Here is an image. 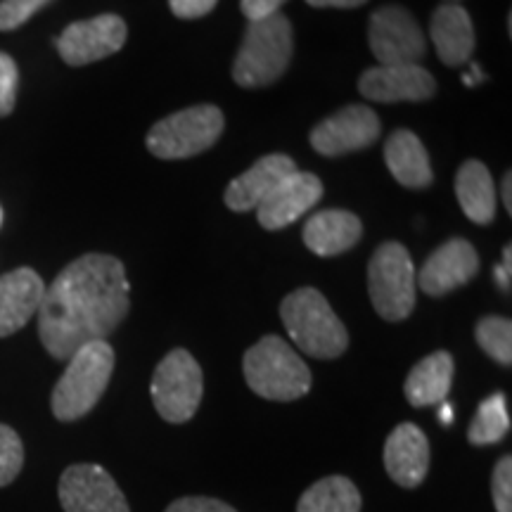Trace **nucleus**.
<instances>
[{"instance_id": "obj_1", "label": "nucleus", "mask_w": 512, "mask_h": 512, "mask_svg": "<svg viewBox=\"0 0 512 512\" xmlns=\"http://www.w3.org/2000/svg\"><path fill=\"white\" fill-rule=\"evenodd\" d=\"M128 309L124 264L110 254H83L46 287L38 337L55 361H69L83 344L110 337Z\"/></svg>"}, {"instance_id": "obj_2", "label": "nucleus", "mask_w": 512, "mask_h": 512, "mask_svg": "<svg viewBox=\"0 0 512 512\" xmlns=\"http://www.w3.org/2000/svg\"><path fill=\"white\" fill-rule=\"evenodd\" d=\"M114 349L107 339L83 344L67 361L53 389V415L60 422L81 420L98 406L114 373Z\"/></svg>"}, {"instance_id": "obj_3", "label": "nucleus", "mask_w": 512, "mask_h": 512, "mask_svg": "<svg viewBox=\"0 0 512 512\" xmlns=\"http://www.w3.org/2000/svg\"><path fill=\"white\" fill-rule=\"evenodd\" d=\"M280 318L294 344L320 361L339 358L349 347L347 328L332 311L328 299L313 287L287 294L280 304Z\"/></svg>"}, {"instance_id": "obj_4", "label": "nucleus", "mask_w": 512, "mask_h": 512, "mask_svg": "<svg viewBox=\"0 0 512 512\" xmlns=\"http://www.w3.org/2000/svg\"><path fill=\"white\" fill-rule=\"evenodd\" d=\"M242 370L249 389L268 401L302 399L309 394L313 380L304 358L278 335H266L247 349Z\"/></svg>"}, {"instance_id": "obj_5", "label": "nucleus", "mask_w": 512, "mask_h": 512, "mask_svg": "<svg viewBox=\"0 0 512 512\" xmlns=\"http://www.w3.org/2000/svg\"><path fill=\"white\" fill-rule=\"evenodd\" d=\"M294 53L292 24L285 15L249 22L238 57L233 62V79L242 88H264L287 72Z\"/></svg>"}, {"instance_id": "obj_6", "label": "nucleus", "mask_w": 512, "mask_h": 512, "mask_svg": "<svg viewBox=\"0 0 512 512\" xmlns=\"http://www.w3.org/2000/svg\"><path fill=\"white\" fill-rule=\"evenodd\" d=\"M415 266L408 249L399 242L377 247L368 266V292L375 311L389 323L406 320L415 309Z\"/></svg>"}, {"instance_id": "obj_7", "label": "nucleus", "mask_w": 512, "mask_h": 512, "mask_svg": "<svg viewBox=\"0 0 512 512\" xmlns=\"http://www.w3.org/2000/svg\"><path fill=\"white\" fill-rule=\"evenodd\" d=\"M223 133V114L214 105H195L157 121L147 133V150L159 159H188L209 150Z\"/></svg>"}, {"instance_id": "obj_8", "label": "nucleus", "mask_w": 512, "mask_h": 512, "mask_svg": "<svg viewBox=\"0 0 512 512\" xmlns=\"http://www.w3.org/2000/svg\"><path fill=\"white\" fill-rule=\"evenodd\" d=\"M204 392L202 368L190 351L174 349L152 375V403L162 420L183 425L197 413Z\"/></svg>"}, {"instance_id": "obj_9", "label": "nucleus", "mask_w": 512, "mask_h": 512, "mask_svg": "<svg viewBox=\"0 0 512 512\" xmlns=\"http://www.w3.org/2000/svg\"><path fill=\"white\" fill-rule=\"evenodd\" d=\"M368 43L382 67L392 64H420L427 53L425 34L418 19L401 5H384L368 22Z\"/></svg>"}, {"instance_id": "obj_10", "label": "nucleus", "mask_w": 512, "mask_h": 512, "mask_svg": "<svg viewBox=\"0 0 512 512\" xmlns=\"http://www.w3.org/2000/svg\"><path fill=\"white\" fill-rule=\"evenodd\" d=\"M57 496L64 512H131L124 491L110 472L91 463L67 467Z\"/></svg>"}, {"instance_id": "obj_11", "label": "nucleus", "mask_w": 512, "mask_h": 512, "mask_svg": "<svg viewBox=\"0 0 512 512\" xmlns=\"http://www.w3.org/2000/svg\"><path fill=\"white\" fill-rule=\"evenodd\" d=\"M128 38L126 22L119 15H98L69 24L57 38V53L69 67H83L105 60L124 48Z\"/></svg>"}, {"instance_id": "obj_12", "label": "nucleus", "mask_w": 512, "mask_h": 512, "mask_svg": "<svg viewBox=\"0 0 512 512\" xmlns=\"http://www.w3.org/2000/svg\"><path fill=\"white\" fill-rule=\"evenodd\" d=\"M380 131V117L370 107L349 105L313 128L311 145L323 157L349 155L373 145Z\"/></svg>"}, {"instance_id": "obj_13", "label": "nucleus", "mask_w": 512, "mask_h": 512, "mask_svg": "<svg viewBox=\"0 0 512 512\" xmlns=\"http://www.w3.org/2000/svg\"><path fill=\"white\" fill-rule=\"evenodd\" d=\"M358 91L370 102H420L432 98L437 81L420 64H377L361 76Z\"/></svg>"}, {"instance_id": "obj_14", "label": "nucleus", "mask_w": 512, "mask_h": 512, "mask_svg": "<svg viewBox=\"0 0 512 512\" xmlns=\"http://www.w3.org/2000/svg\"><path fill=\"white\" fill-rule=\"evenodd\" d=\"M323 197V183L309 171H294L278 183L271 195L256 207V219L266 230H280L292 226L304 214L316 207Z\"/></svg>"}, {"instance_id": "obj_15", "label": "nucleus", "mask_w": 512, "mask_h": 512, "mask_svg": "<svg viewBox=\"0 0 512 512\" xmlns=\"http://www.w3.org/2000/svg\"><path fill=\"white\" fill-rule=\"evenodd\" d=\"M479 271V254L467 240H448L441 245L430 259L425 261L422 271L415 275V283L430 297H444V294L458 290L470 283Z\"/></svg>"}, {"instance_id": "obj_16", "label": "nucleus", "mask_w": 512, "mask_h": 512, "mask_svg": "<svg viewBox=\"0 0 512 512\" xmlns=\"http://www.w3.org/2000/svg\"><path fill=\"white\" fill-rule=\"evenodd\" d=\"M384 470L403 489H415L430 472V441L413 422H403L384 441Z\"/></svg>"}, {"instance_id": "obj_17", "label": "nucleus", "mask_w": 512, "mask_h": 512, "mask_svg": "<svg viewBox=\"0 0 512 512\" xmlns=\"http://www.w3.org/2000/svg\"><path fill=\"white\" fill-rule=\"evenodd\" d=\"M46 285L34 268H17L0 278V337L15 335L41 309Z\"/></svg>"}, {"instance_id": "obj_18", "label": "nucleus", "mask_w": 512, "mask_h": 512, "mask_svg": "<svg viewBox=\"0 0 512 512\" xmlns=\"http://www.w3.org/2000/svg\"><path fill=\"white\" fill-rule=\"evenodd\" d=\"M297 171L292 157L268 155L261 157L252 169L235 178L226 190V204L233 211H252L266 200L287 176Z\"/></svg>"}, {"instance_id": "obj_19", "label": "nucleus", "mask_w": 512, "mask_h": 512, "mask_svg": "<svg viewBox=\"0 0 512 512\" xmlns=\"http://www.w3.org/2000/svg\"><path fill=\"white\" fill-rule=\"evenodd\" d=\"M430 36L446 67H463L475 50V27L467 10L458 3H444L434 10Z\"/></svg>"}, {"instance_id": "obj_20", "label": "nucleus", "mask_w": 512, "mask_h": 512, "mask_svg": "<svg viewBox=\"0 0 512 512\" xmlns=\"http://www.w3.org/2000/svg\"><path fill=\"white\" fill-rule=\"evenodd\" d=\"M363 223L344 209H325L313 214L304 226V245L316 256H337L358 245Z\"/></svg>"}, {"instance_id": "obj_21", "label": "nucleus", "mask_w": 512, "mask_h": 512, "mask_svg": "<svg viewBox=\"0 0 512 512\" xmlns=\"http://www.w3.org/2000/svg\"><path fill=\"white\" fill-rule=\"evenodd\" d=\"M384 162L392 176L406 188H427L432 183V164L422 140L413 131H394L384 145Z\"/></svg>"}, {"instance_id": "obj_22", "label": "nucleus", "mask_w": 512, "mask_h": 512, "mask_svg": "<svg viewBox=\"0 0 512 512\" xmlns=\"http://www.w3.org/2000/svg\"><path fill=\"white\" fill-rule=\"evenodd\" d=\"M453 370L456 366H453V356L448 351H434L420 363H415L406 377V387H403L408 403L415 408L444 403L451 392Z\"/></svg>"}, {"instance_id": "obj_23", "label": "nucleus", "mask_w": 512, "mask_h": 512, "mask_svg": "<svg viewBox=\"0 0 512 512\" xmlns=\"http://www.w3.org/2000/svg\"><path fill=\"white\" fill-rule=\"evenodd\" d=\"M456 195L460 209L472 223L489 226L496 219V185L489 169L477 159H470L458 169Z\"/></svg>"}, {"instance_id": "obj_24", "label": "nucleus", "mask_w": 512, "mask_h": 512, "mask_svg": "<svg viewBox=\"0 0 512 512\" xmlns=\"http://www.w3.org/2000/svg\"><path fill=\"white\" fill-rule=\"evenodd\" d=\"M361 508V491L349 477L342 475L318 479L297 503V512H361Z\"/></svg>"}, {"instance_id": "obj_25", "label": "nucleus", "mask_w": 512, "mask_h": 512, "mask_svg": "<svg viewBox=\"0 0 512 512\" xmlns=\"http://www.w3.org/2000/svg\"><path fill=\"white\" fill-rule=\"evenodd\" d=\"M508 432V399H505V394H494L479 403L475 418L470 422V430H467V439H470L472 446H491L503 441Z\"/></svg>"}, {"instance_id": "obj_26", "label": "nucleus", "mask_w": 512, "mask_h": 512, "mask_svg": "<svg viewBox=\"0 0 512 512\" xmlns=\"http://www.w3.org/2000/svg\"><path fill=\"white\" fill-rule=\"evenodd\" d=\"M477 344L496 363L508 368L512 363V323L503 316H486L477 323Z\"/></svg>"}, {"instance_id": "obj_27", "label": "nucleus", "mask_w": 512, "mask_h": 512, "mask_svg": "<svg viewBox=\"0 0 512 512\" xmlns=\"http://www.w3.org/2000/svg\"><path fill=\"white\" fill-rule=\"evenodd\" d=\"M24 467V444L19 434L8 425H0V486L17 479Z\"/></svg>"}, {"instance_id": "obj_28", "label": "nucleus", "mask_w": 512, "mask_h": 512, "mask_svg": "<svg viewBox=\"0 0 512 512\" xmlns=\"http://www.w3.org/2000/svg\"><path fill=\"white\" fill-rule=\"evenodd\" d=\"M53 0H0V31H15L27 24Z\"/></svg>"}, {"instance_id": "obj_29", "label": "nucleus", "mask_w": 512, "mask_h": 512, "mask_svg": "<svg viewBox=\"0 0 512 512\" xmlns=\"http://www.w3.org/2000/svg\"><path fill=\"white\" fill-rule=\"evenodd\" d=\"M491 496L496 512H512V458L505 456L496 463L491 477Z\"/></svg>"}, {"instance_id": "obj_30", "label": "nucleus", "mask_w": 512, "mask_h": 512, "mask_svg": "<svg viewBox=\"0 0 512 512\" xmlns=\"http://www.w3.org/2000/svg\"><path fill=\"white\" fill-rule=\"evenodd\" d=\"M17 83L19 72L15 60L10 55L0 53V117H8L15 110Z\"/></svg>"}, {"instance_id": "obj_31", "label": "nucleus", "mask_w": 512, "mask_h": 512, "mask_svg": "<svg viewBox=\"0 0 512 512\" xmlns=\"http://www.w3.org/2000/svg\"><path fill=\"white\" fill-rule=\"evenodd\" d=\"M166 512H238L233 505L207 496H185L178 498L166 508Z\"/></svg>"}, {"instance_id": "obj_32", "label": "nucleus", "mask_w": 512, "mask_h": 512, "mask_svg": "<svg viewBox=\"0 0 512 512\" xmlns=\"http://www.w3.org/2000/svg\"><path fill=\"white\" fill-rule=\"evenodd\" d=\"M219 0H169V8L181 19H200L216 8Z\"/></svg>"}, {"instance_id": "obj_33", "label": "nucleus", "mask_w": 512, "mask_h": 512, "mask_svg": "<svg viewBox=\"0 0 512 512\" xmlns=\"http://www.w3.org/2000/svg\"><path fill=\"white\" fill-rule=\"evenodd\" d=\"M283 3L285 0H242V12L249 22H259V19L278 15Z\"/></svg>"}, {"instance_id": "obj_34", "label": "nucleus", "mask_w": 512, "mask_h": 512, "mask_svg": "<svg viewBox=\"0 0 512 512\" xmlns=\"http://www.w3.org/2000/svg\"><path fill=\"white\" fill-rule=\"evenodd\" d=\"M510 278H512V245H505L503 264L496 266V283L503 292H510Z\"/></svg>"}, {"instance_id": "obj_35", "label": "nucleus", "mask_w": 512, "mask_h": 512, "mask_svg": "<svg viewBox=\"0 0 512 512\" xmlns=\"http://www.w3.org/2000/svg\"><path fill=\"white\" fill-rule=\"evenodd\" d=\"M306 3L313 5V8H339V10H351L361 8L368 0H306Z\"/></svg>"}, {"instance_id": "obj_36", "label": "nucleus", "mask_w": 512, "mask_h": 512, "mask_svg": "<svg viewBox=\"0 0 512 512\" xmlns=\"http://www.w3.org/2000/svg\"><path fill=\"white\" fill-rule=\"evenodd\" d=\"M510 190H512V176H510V171H508V174L503 176V183H501L503 207H505V211H508V214H512V195H510Z\"/></svg>"}, {"instance_id": "obj_37", "label": "nucleus", "mask_w": 512, "mask_h": 512, "mask_svg": "<svg viewBox=\"0 0 512 512\" xmlns=\"http://www.w3.org/2000/svg\"><path fill=\"white\" fill-rule=\"evenodd\" d=\"M482 79H484V74H482V69H479V64H472V74H463V83H467V86H475V83Z\"/></svg>"}, {"instance_id": "obj_38", "label": "nucleus", "mask_w": 512, "mask_h": 512, "mask_svg": "<svg viewBox=\"0 0 512 512\" xmlns=\"http://www.w3.org/2000/svg\"><path fill=\"white\" fill-rule=\"evenodd\" d=\"M439 418H441V422H451L453 420V408L448 406V403H444V406H441V413H439Z\"/></svg>"}, {"instance_id": "obj_39", "label": "nucleus", "mask_w": 512, "mask_h": 512, "mask_svg": "<svg viewBox=\"0 0 512 512\" xmlns=\"http://www.w3.org/2000/svg\"><path fill=\"white\" fill-rule=\"evenodd\" d=\"M444 3H460V0H444Z\"/></svg>"}, {"instance_id": "obj_40", "label": "nucleus", "mask_w": 512, "mask_h": 512, "mask_svg": "<svg viewBox=\"0 0 512 512\" xmlns=\"http://www.w3.org/2000/svg\"><path fill=\"white\" fill-rule=\"evenodd\" d=\"M0 223H3V209H0Z\"/></svg>"}]
</instances>
